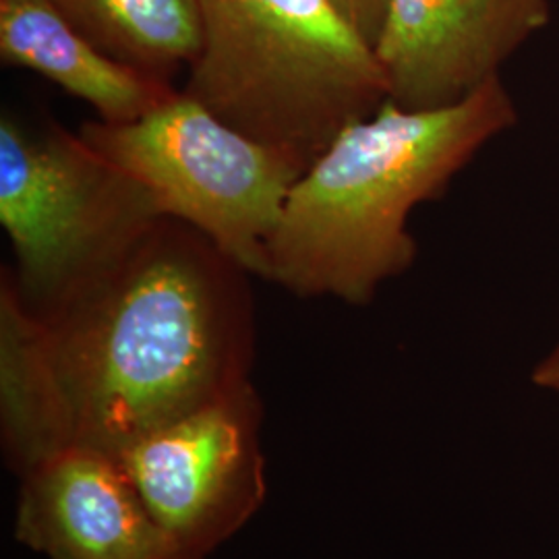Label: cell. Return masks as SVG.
<instances>
[{"label":"cell","instance_id":"1","mask_svg":"<svg viewBox=\"0 0 559 559\" xmlns=\"http://www.w3.org/2000/svg\"><path fill=\"white\" fill-rule=\"evenodd\" d=\"M247 272L164 221L44 316L0 278V429L21 475L64 448L115 454L249 383Z\"/></svg>","mask_w":559,"mask_h":559},{"label":"cell","instance_id":"2","mask_svg":"<svg viewBox=\"0 0 559 559\" xmlns=\"http://www.w3.org/2000/svg\"><path fill=\"white\" fill-rule=\"evenodd\" d=\"M519 122L506 83L438 110L385 102L344 129L295 180L267 249L265 280L299 297L376 299L417 260L411 214L440 200L480 150Z\"/></svg>","mask_w":559,"mask_h":559},{"label":"cell","instance_id":"3","mask_svg":"<svg viewBox=\"0 0 559 559\" xmlns=\"http://www.w3.org/2000/svg\"><path fill=\"white\" fill-rule=\"evenodd\" d=\"M185 94L305 170L388 102L376 50L332 0H200Z\"/></svg>","mask_w":559,"mask_h":559},{"label":"cell","instance_id":"4","mask_svg":"<svg viewBox=\"0 0 559 559\" xmlns=\"http://www.w3.org/2000/svg\"><path fill=\"white\" fill-rule=\"evenodd\" d=\"M166 216L158 201L80 133L0 119V224L17 299L44 316L117 265Z\"/></svg>","mask_w":559,"mask_h":559},{"label":"cell","instance_id":"5","mask_svg":"<svg viewBox=\"0 0 559 559\" xmlns=\"http://www.w3.org/2000/svg\"><path fill=\"white\" fill-rule=\"evenodd\" d=\"M81 140L140 180L162 214L212 240L247 274L267 276V249L302 175L185 92L131 122H85Z\"/></svg>","mask_w":559,"mask_h":559},{"label":"cell","instance_id":"6","mask_svg":"<svg viewBox=\"0 0 559 559\" xmlns=\"http://www.w3.org/2000/svg\"><path fill=\"white\" fill-rule=\"evenodd\" d=\"M261 400L253 383L110 454L187 559H207L265 500Z\"/></svg>","mask_w":559,"mask_h":559},{"label":"cell","instance_id":"7","mask_svg":"<svg viewBox=\"0 0 559 559\" xmlns=\"http://www.w3.org/2000/svg\"><path fill=\"white\" fill-rule=\"evenodd\" d=\"M549 17V0H390L376 46L388 100L406 110L466 100Z\"/></svg>","mask_w":559,"mask_h":559},{"label":"cell","instance_id":"8","mask_svg":"<svg viewBox=\"0 0 559 559\" xmlns=\"http://www.w3.org/2000/svg\"><path fill=\"white\" fill-rule=\"evenodd\" d=\"M21 477L15 537L50 559H187L115 456L64 448Z\"/></svg>","mask_w":559,"mask_h":559},{"label":"cell","instance_id":"9","mask_svg":"<svg viewBox=\"0 0 559 559\" xmlns=\"http://www.w3.org/2000/svg\"><path fill=\"white\" fill-rule=\"evenodd\" d=\"M0 57L55 81L112 124L141 119L177 94L173 83L102 52L50 0H0Z\"/></svg>","mask_w":559,"mask_h":559},{"label":"cell","instance_id":"10","mask_svg":"<svg viewBox=\"0 0 559 559\" xmlns=\"http://www.w3.org/2000/svg\"><path fill=\"white\" fill-rule=\"evenodd\" d=\"M50 2L102 52L145 75L170 83L200 55V0Z\"/></svg>","mask_w":559,"mask_h":559},{"label":"cell","instance_id":"11","mask_svg":"<svg viewBox=\"0 0 559 559\" xmlns=\"http://www.w3.org/2000/svg\"><path fill=\"white\" fill-rule=\"evenodd\" d=\"M344 21L373 50L378 46L390 11V0H332Z\"/></svg>","mask_w":559,"mask_h":559},{"label":"cell","instance_id":"12","mask_svg":"<svg viewBox=\"0 0 559 559\" xmlns=\"http://www.w3.org/2000/svg\"><path fill=\"white\" fill-rule=\"evenodd\" d=\"M531 381L537 390L559 396V336L554 346L533 367Z\"/></svg>","mask_w":559,"mask_h":559}]
</instances>
